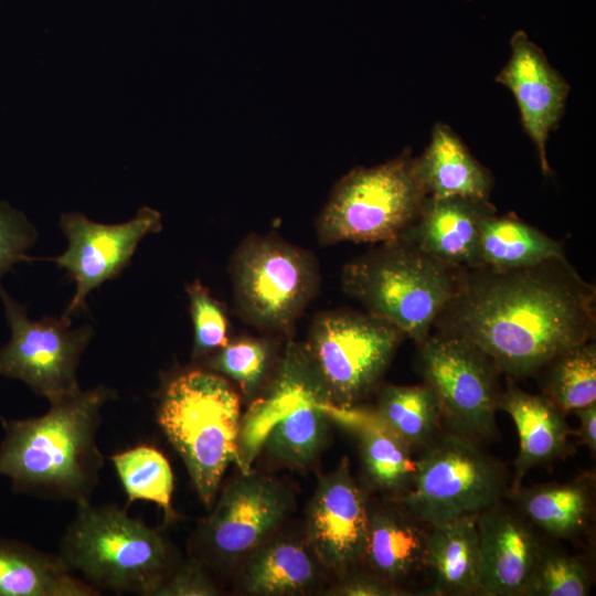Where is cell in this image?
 <instances>
[{
	"label": "cell",
	"mask_w": 596,
	"mask_h": 596,
	"mask_svg": "<svg viewBox=\"0 0 596 596\" xmlns=\"http://www.w3.org/2000/svg\"><path fill=\"white\" fill-rule=\"evenodd\" d=\"M36 237L34 226L22 212L0 202V287L3 275L15 264L40 259L28 255Z\"/></svg>",
	"instance_id": "33"
},
{
	"label": "cell",
	"mask_w": 596,
	"mask_h": 596,
	"mask_svg": "<svg viewBox=\"0 0 596 596\" xmlns=\"http://www.w3.org/2000/svg\"><path fill=\"white\" fill-rule=\"evenodd\" d=\"M115 398L114 390L99 385L51 403L41 416L2 421L0 475L14 492L91 503L104 467L96 443L100 412Z\"/></svg>",
	"instance_id": "2"
},
{
	"label": "cell",
	"mask_w": 596,
	"mask_h": 596,
	"mask_svg": "<svg viewBox=\"0 0 596 596\" xmlns=\"http://www.w3.org/2000/svg\"><path fill=\"white\" fill-rule=\"evenodd\" d=\"M432 328L471 342L509 379H525L595 340L596 289L566 257L511 269L462 267Z\"/></svg>",
	"instance_id": "1"
},
{
	"label": "cell",
	"mask_w": 596,
	"mask_h": 596,
	"mask_svg": "<svg viewBox=\"0 0 596 596\" xmlns=\"http://www.w3.org/2000/svg\"><path fill=\"white\" fill-rule=\"evenodd\" d=\"M241 403L222 376L188 370L164 386L157 422L183 460L201 502L211 509L226 468L237 458Z\"/></svg>",
	"instance_id": "4"
},
{
	"label": "cell",
	"mask_w": 596,
	"mask_h": 596,
	"mask_svg": "<svg viewBox=\"0 0 596 596\" xmlns=\"http://www.w3.org/2000/svg\"><path fill=\"white\" fill-rule=\"evenodd\" d=\"M419 180L432 198H464L489 201L492 178L469 152L459 136L447 125L437 123L430 141L416 158Z\"/></svg>",
	"instance_id": "23"
},
{
	"label": "cell",
	"mask_w": 596,
	"mask_h": 596,
	"mask_svg": "<svg viewBox=\"0 0 596 596\" xmlns=\"http://www.w3.org/2000/svg\"><path fill=\"white\" fill-rule=\"evenodd\" d=\"M336 594L344 596H398L408 593L360 566L341 576Z\"/></svg>",
	"instance_id": "35"
},
{
	"label": "cell",
	"mask_w": 596,
	"mask_h": 596,
	"mask_svg": "<svg viewBox=\"0 0 596 596\" xmlns=\"http://www.w3.org/2000/svg\"><path fill=\"white\" fill-rule=\"evenodd\" d=\"M128 503L145 500L156 503L172 522L177 513L172 508L174 477L167 457L156 447L139 445L110 457Z\"/></svg>",
	"instance_id": "29"
},
{
	"label": "cell",
	"mask_w": 596,
	"mask_h": 596,
	"mask_svg": "<svg viewBox=\"0 0 596 596\" xmlns=\"http://www.w3.org/2000/svg\"><path fill=\"white\" fill-rule=\"evenodd\" d=\"M372 414L417 454L444 430L438 400L424 382L381 386Z\"/></svg>",
	"instance_id": "27"
},
{
	"label": "cell",
	"mask_w": 596,
	"mask_h": 596,
	"mask_svg": "<svg viewBox=\"0 0 596 596\" xmlns=\"http://www.w3.org/2000/svg\"><path fill=\"white\" fill-rule=\"evenodd\" d=\"M430 525L404 504L389 498L368 507V535L362 567L405 590L427 574V540Z\"/></svg>",
	"instance_id": "17"
},
{
	"label": "cell",
	"mask_w": 596,
	"mask_h": 596,
	"mask_svg": "<svg viewBox=\"0 0 596 596\" xmlns=\"http://www.w3.org/2000/svg\"><path fill=\"white\" fill-rule=\"evenodd\" d=\"M477 517L430 526L427 540L425 595H480V550Z\"/></svg>",
	"instance_id": "22"
},
{
	"label": "cell",
	"mask_w": 596,
	"mask_h": 596,
	"mask_svg": "<svg viewBox=\"0 0 596 596\" xmlns=\"http://www.w3.org/2000/svg\"><path fill=\"white\" fill-rule=\"evenodd\" d=\"M573 413L578 418V428L576 433L577 441L588 448L595 457L596 454V402L578 408Z\"/></svg>",
	"instance_id": "36"
},
{
	"label": "cell",
	"mask_w": 596,
	"mask_h": 596,
	"mask_svg": "<svg viewBox=\"0 0 596 596\" xmlns=\"http://www.w3.org/2000/svg\"><path fill=\"white\" fill-rule=\"evenodd\" d=\"M554 257H566L562 245L513 215L496 216L492 213L480 224L475 266L511 269Z\"/></svg>",
	"instance_id": "26"
},
{
	"label": "cell",
	"mask_w": 596,
	"mask_h": 596,
	"mask_svg": "<svg viewBox=\"0 0 596 596\" xmlns=\"http://www.w3.org/2000/svg\"><path fill=\"white\" fill-rule=\"evenodd\" d=\"M405 338L369 312L336 310L315 319L304 350L327 403L352 408L377 385Z\"/></svg>",
	"instance_id": "8"
},
{
	"label": "cell",
	"mask_w": 596,
	"mask_h": 596,
	"mask_svg": "<svg viewBox=\"0 0 596 596\" xmlns=\"http://www.w3.org/2000/svg\"><path fill=\"white\" fill-rule=\"evenodd\" d=\"M510 45L511 56L496 82L513 94L523 129L536 148L541 169L550 175L546 142L563 115L570 85L523 31L513 34Z\"/></svg>",
	"instance_id": "16"
},
{
	"label": "cell",
	"mask_w": 596,
	"mask_h": 596,
	"mask_svg": "<svg viewBox=\"0 0 596 596\" xmlns=\"http://www.w3.org/2000/svg\"><path fill=\"white\" fill-rule=\"evenodd\" d=\"M248 555L243 585L252 595H297L318 579L320 563L308 543L296 539H268Z\"/></svg>",
	"instance_id": "25"
},
{
	"label": "cell",
	"mask_w": 596,
	"mask_h": 596,
	"mask_svg": "<svg viewBox=\"0 0 596 596\" xmlns=\"http://www.w3.org/2000/svg\"><path fill=\"white\" fill-rule=\"evenodd\" d=\"M193 321L192 356H204L227 342V319L221 305L199 280L187 288Z\"/></svg>",
	"instance_id": "32"
},
{
	"label": "cell",
	"mask_w": 596,
	"mask_h": 596,
	"mask_svg": "<svg viewBox=\"0 0 596 596\" xmlns=\"http://www.w3.org/2000/svg\"><path fill=\"white\" fill-rule=\"evenodd\" d=\"M426 198L409 150L376 167L355 168L337 182L319 214V241H395L418 217Z\"/></svg>",
	"instance_id": "6"
},
{
	"label": "cell",
	"mask_w": 596,
	"mask_h": 596,
	"mask_svg": "<svg viewBox=\"0 0 596 596\" xmlns=\"http://www.w3.org/2000/svg\"><path fill=\"white\" fill-rule=\"evenodd\" d=\"M235 301L254 327L287 329L316 292L318 272L304 249L274 236H249L232 260Z\"/></svg>",
	"instance_id": "10"
},
{
	"label": "cell",
	"mask_w": 596,
	"mask_h": 596,
	"mask_svg": "<svg viewBox=\"0 0 596 596\" xmlns=\"http://www.w3.org/2000/svg\"><path fill=\"white\" fill-rule=\"evenodd\" d=\"M494 211L489 201L427 196L418 217L398 238L451 266L472 267L480 224Z\"/></svg>",
	"instance_id": "19"
},
{
	"label": "cell",
	"mask_w": 596,
	"mask_h": 596,
	"mask_svg": "<svg viewBox=\"0 0 596 596\" xmlns=\"http://www.w3.org/2000/svg\"><path fill=\"white\" fill-rule=\"evenodd\" d=\"M269 344L262 339L227 342L207 361L209 366L233 379L244 394H252L259 385L268 365Z\"/></svg>",
	"instance_id": "31"
},
{
	"label": "cell",
	"mask_w": 596,
	"mask_h": 596,
	"mask_svg": "<svg viewBox=\"0 0 596 596\" xmlns=\"http://www.w3.org/2000/svg\"><path fill=\"white\" fill-rule=\"evenodd\" d=\"M329 417L352 429L359 439L362 467L369 485L391 499H397L413 486L417 457L372 413L355 412L324 404Z\"/></svg>",
	"instance_id": "21"
},
{
	"label": "cell",
	"mask_w": 596,
	"mask_h": 596,
	"mask_svg": "<svg viewBox=\"0 0 596 596\" xmlns=\"http://www.w3.org/2000/svg\"><path fill=\"white\" fill-rule=\"evenodd\" d=\"M291 496L278 481L244 472L233 479L198 529V543L212 558L233 562L267 541L284 522Z\"/></svg>",
	"instance_id": "12"
},
{
	"label": "cell",
	"mask_w": 596,
	"mask_h": 596,
	"mask_svg": "<svg viewBox=\"0 0 596 596\" xmlns=\"http://www.w3.org/2000/svg\"><path fill=\"white\" fill-rule=\"evenodd\" d=\"M505 498L544 536L574 541L592 529L595 475L584 472L566 482H547L508 490Z\"/></svg>",
	"instance_id": "20"
},
{
	"label": "cell",
	"mask_w": 596,
	"mask_h": 596,
	"mask_svg": "<svg viewBox=\"0 0 596 596\" xmlns=\"http://www.w3.org/2000/svg\"><path fill=\"white\" fill-rule=\"evenodd\" d=\"M461 269L397 238L349 263L342 284L369 313L394 324L418 345L455 295Z\"/></svg>",
	"instance_id": "5"
},
{
	"label": "cell",
	"mask_w": 596,
	"mask_h": 596,
	"mask_svg": "<svg viewBox=\"0 0 596 596\" xmlns=\"http://www.w3.org/2000/svg\"><path fill=\"white\" fill-rule=\"evenodd\" d=\"M11 338L0 349V376L20 380L50 404L78 394L76 371L93 337L84 326L71 329V318L29 319L24 306L0 287Z\"/></svg>",
	"instance_id": "11"
},
{
	"label": "cell",
	"mask_w": 596,
	"mask_h": 596,
	"mask_svg": "<svg viewBox=\"0 0 596 596\" xmlns=\"http://www.w3.org/2000/svg\"><path fill=\"white\" fill-rule=\"evenodd\" d=\"M365 492L350 472L347 457L323 476L307 511V543L318 562L337 574L362 565L368 535Z\"/></svg>",
	"instance_id": "14"
},
{
	"label": "cell",
	"mask_w": 596,
	"mask_h": 596,
	"mask_svg": "<svg viewBox=\"0 0 596 596\" xmlns=\"http://www.w3.org/2000/svg\"><path fill=\"white\" fill-rule=\"evenodd\" d=\"M60 556L96 588L156 596L175 570L164 535L117 505H76Z\"/></svg>",
	"instance_id": "3"
},
{
	"label": "cell",
	"mask_w": 596,
	"mask_h": 596,
	"mask_svg": "<svg viewBox=\"0 0 596 596\" xmlns=\"http://www.w3.org/2000/svg\"><path fill=\"white\" fill-rule=\"evenodd\" d=\"M60 555L25 544L0 540V596H97L100 593L82 581Z\"/></svg>",
	"instance_id": "24"
},
{
	"label": "cell",
	"mask_w": 596,
	"mask_h": 596,
	"mask_svg": "<svg viewBox=\"0 0 596 596\" xmlns=\"http://www.w3.org/2000/svg\"><path fill=\"white\" fill-rule=\"evenodd\" d=\"M498 409L509 414L519 435L520 447L513 462L510 491L522 486L525 475L532 468L550 466L575 451L571 440L574 432L565 414L543 394L528 393L508 377Z\"/></svg>",
	"instance_id": "18"
},
{
	"label": "cell",
	"mask_w": 596,
	"mask_h": 596,
	"mask_svg": "<svg viewBox=\"0 0 596 596\" xmlns=\"http://www.w3.org/2000/svg\"><path fill=\"white\" fill-rule=\"evenodd\" d=\"M539 373L542 394L565 415L596 402L595 340L562 351Z\"/></svg>",
	"instance_id": "28"
},
{
	"label": "cell",
	"mask_w": 596,
	"mask_h": 596,
	"mask_svg": "<svg viewBox=\"0 0 596 596\" xmlns=\"http://www.w3.org/2000/svg\"><path fill=\"white\" fill-rule=\"evenodd\" d=\"M61 227L68 240L67 249L50 260L64 268L76 284V291L63 317L85 307L87 295L106 280L117 277L129 264L139 242L161 231V214L148 206L120 224H100L81 213H65Z\"/></svg>",
	"instance_id": "13"
},
{
	"label": "cell",
	"mask_w": 596,
	"mask_h": 596,
	"mask_svg": "<svg viewBox=\"0 0 596 596\" xmlns=\"http://www.w3.org/2000/svg\"><path fill=\"white\" fill-rule=\"evenodd\" d=\"M480 550V595L525 596L544 536L503 500L476 518Z\"/></svg>",
	"instance_id": "15"
},
{
	"label": "cell",
	"mask_w": 596,
	"mask_h": 596,
	"mask_svg": "<svg viewBox=\"0 0 596 596\" xmlns=\"http://www.w3.org/2000/svg\"><path fill=\"white\" fill-rule=\"evenodd\" d=\"M219 590L201 563L191 558L175 567L156 596H213Z\"/></svg>",
	"instance_id": "34"
},
{
	"label": "cell",
	"mask_w": 596,
	"mask_h": 596,
	"mask_svg": "<svg viewBox=\"0 0 596 596\" xmlns=\"http://www.w3.org/2000/svg\"><path fill=\"white\" fill-rule=\"evenodd\" d=\"M592 585V567L583 555L567 554L547 543L525 596H586Z\"/></svg>",
	"instance_id": "30"
},
{
	"label": "cell",
	"mask_w": 596,
	"mask_h": 596,
	"mask_svg": "<svg viewBox=\"0 0 596 596\" xmlns=\"http://www.w3.org/2000/svg\"><path fill=\"white\" fill-rule=\"evenodd\" d=\"M504 465L481 445L443 430L417 455L412 488L395 499L428 525L477 517L509 490Z\"/></svg>",
	"instance_id": "7"
},
{
	"label": "cell",
	"mask_w": 596,
	"mask_h": 596,
	"mask_svg": "<svg viewBox=\"0 0 596 596\" xmlns=\"http://www.w3.org/2000/svg\"><path fill=\"white\" fill-rule=\"evenodd\" d=\"M417 370L435 393L444 429L478 444L498 435L500 370L471 342L435 332L417 345Z\"/></svg>",
	"instance_id": "9"
}]
</instances>
